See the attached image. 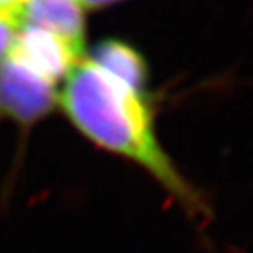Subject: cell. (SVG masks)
<instances>
[{
    "label": "cell",
    "mask_w": 253,
    "mask_h": 253,
    "mask_svg": "<svg viewBox=\"0 0 253 253\" xmlns=\"http://www.w3.org/2000/svg\"><path fill=\"white\" fill-rule=\"evenodd\" d=\"M82 3V7L87 10V13L91 12V10H103L108 8L111 5H116L120 2H125V0H79Z\"/></svg>",
    "instance_id": "6"
},
{
    "label": "cell",
    "mask_w": 253,
    "mask_h": 253,
    "mask_svg": "<svg viewBox=\"0 0 253 253\" xmlns=\"http://www.w3.org/2000/svg\"><path fill=\"white\" fill-rule=\"evenodd\" d=\"M61 85L12 54L0 61V123L33 127L57 110Z\"/></svg>",
    "instance_id": "2"
},
{
    "label": "cell",
    "mask_w": 253,
    "mask_h": 253,
    "mask_svg": "<svg viewBox=\"0 0 253 253\" xmlns=\"http://www.w3.org/2000/svg\"><path fill=\"white\" fill-rule=\"evenodd\" d=\"M18 25L33 26L56 36L79 56L87 47V10L79 0H28L20 13Z\"/></svg>",
    "instance_id": "3"
},
{
    "label": "cell",
    "mask_w": 253,
    "mask_h": 253,
    "mask_svg": "<svg viewBox=\"0 0 253 253\" xmlns=\"http://www.w3.org/2000/svg\"><path fill=\"white\" fill-rule=\"evenodd\" d=\"M57 110L96 149L144 170L191 217L208 203L160 142L150 71L142 52L106 38L87 51L59 90Z\"/></svg>",
    "instance_id": "1"
},
{
    "label": "cell",
    "mask_w": 253,
    "mask_h": 253,
    "mask_svg": "<svg viewBox=\"0 0 253 253\" xmlns=\"http://www.w3.org/2000/svg\"><path fill=\"white\" fill-rule=\"evenodd\" d=\"M15 30H17V26H15L12 21L0 18V61L7 56L10 46H12Z\"/></svg>",
    "instance_id": "5"
},
{
    "label": "cell",
    "mask_w": 253,
    "mask_h": 253,
    "mask_svg": "<svg viewBox=\"0 0 253 253\" xmlns=\"http://www.w3.org/2000/svg\"><path fill=\"white\" fill-rule=\"evenodd\" d=\"M28 0H0V18L12 21L17 26L20 13Z\"/></svg>",
    "instance_id": "4"
}]
</instances>
